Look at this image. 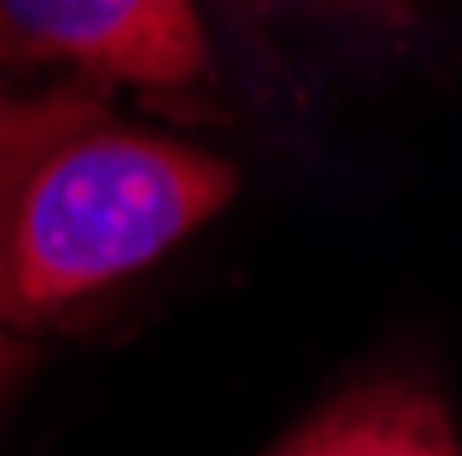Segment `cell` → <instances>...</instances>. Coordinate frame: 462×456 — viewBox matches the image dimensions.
I'll return each instance as SVG.
<instances>
[{
	"label": "cell",
	"instance_id": "6da1fadb",
	"mask_svg": "<svg viewBox=\"0 0 462 456\" xmlns=\"http://www.w3.org/2000/svg\"><path fill=\"white\" fill-rule=\"evenodd\" d=\"M237 193L226 160L50 94L0 138V319H39L171 253Z\"/></svg>",
	"mask_w": 462,
	"mask_h": 456
},
{
	"label": "cell",
	"instance_id": "7a4b0ae2",
	"mask_svg": "<svg viewBox=\"0 0 462 456\" xmlns=\"http://www.w3.org/2000/svg\"><path fill=\"white\" fill-rule=\"evenodd\" d=\"M0 23L39 55L138 88H177L209 67L193 0H0Z\"/></svg>",
	"mask_w": 462,
	"mask_h": 456
},
{
	"label": "cell",
	"instance_id": "3957f363",
	"mask_svg": "<svg viewBox=\"0 0 462 456\" xmlns=\"http://www.w3.org/2000/svg\"><path fill=\"white\" fill-rule=\"evenodd\" d=\"M264 456H462L451 413L419 379H369L309 413Z\"/></svg>",
	"mask_w": 462,
	"mask_h": 456
},
{
	"label": "cell",
	"instance_id": "277c9868",
	"mask_svg": "<svg viewBox=\"0 0 462 456\" xmlns=\"http://www.w3.org/2000/svg\"><path fill=\"white\" fill-rule=\"evenodd\" d=\"M17 110H23V105H12V99H6V88H0V138L12 132V122H17Z\"/></svg>",
	"mask_w": 462,
	"mask_h": 456
},
{
	"label": "cell",
	"instance_id": "5b68a950",
	"mask_svg": "<svg viewBox=\"0 0 462 456\" xmlns=\"http://www.w3.org/2000/svg\"><path fill=\"white\" fill-rule=\"evenodd\" d=\"M353 6H391V0H353Z\"/></svg>",
	"mask_w": 462,
	"mask_h": 456
}]
</instances>
